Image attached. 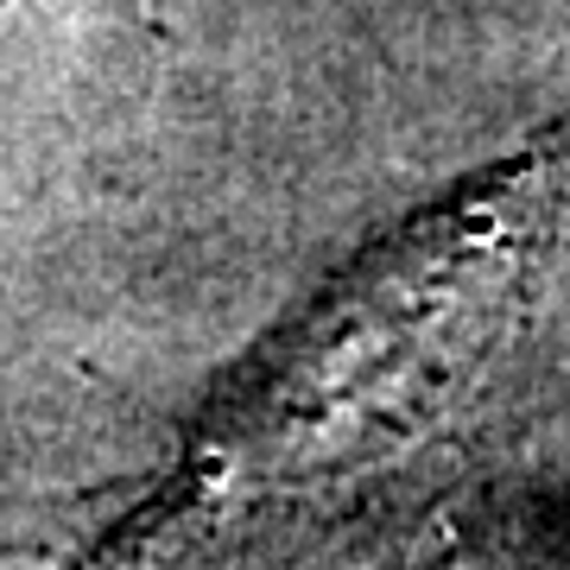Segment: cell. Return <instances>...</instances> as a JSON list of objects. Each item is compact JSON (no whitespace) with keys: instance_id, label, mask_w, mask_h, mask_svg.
Instances as JSON below:
<instances>
[{"instance_id":"1","label":"cell","mask_w":570,"mask_h":570,"mask_svg":"<svg viewBox=\"0 0 570 570\" xmlns=\"http://www.w3.org/2000/svg\"><path fill=\"white\" fill-rule=\"evenodd\" d=\"M7 532H13V513H7V508H0V539H7Z\"/></svg>"}]
</instances>
